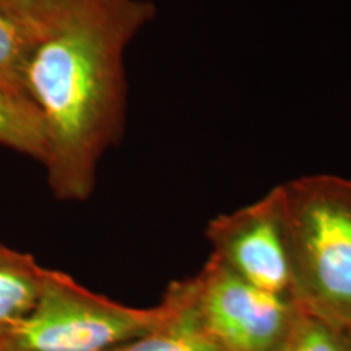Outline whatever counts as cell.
<instances>
[{
	"mask_svg": "<svg viewBox=\"0 0 351 351\" xmlns=\"http://www.w3.org/2000/svg\"><path fill=\"white\" fill-rule=\"evenodd\" d=\"M148 0H82L34 44L25 73L46 134L44 168L57 199L86 200L101 156L122 137L124 52L155 16Z\"/></svg>",
	"mask_w": 351,
	"mask_h": 351,
	"instance_id": "6da1fadb",
	"label": "cell"
},
{
	"mask_svg": "<svg viewBox=\"0 0 351 351\" xmlns=\"http://www.w3.org/2000/svg\"><path fill=\"white\" fill-rule=\"evenodd\" d=\"M280 187L289 296L307 314L351 326V179L313 174Z\"/></svg>",
	"mask_w": 351,
	"mask_h": 351,
	"instance_id": "7a4b0ae2",
	"label": "cell"
},
{
	"mask_svg": "<svg viewBox=\"0 0 351 351\" xmlns=\"http://www.w3.org/2000/svg\"><path fill=\"white\" fill-rule=\"evenodd\" d=\"M168 315L165 300L150 309L129 307L44 269L33 309L0 327V351H106L153 332Z\"/></svg>",
	"mask_w": 351,
	"mask_h": 351,
	"instance_id": "3957f363",
	"label": "cell"
},
{
	"mask_svg": "<svg viewBox=\"0 0 351 351\" xmlns=\"http://www.w3.org/2000/svg\"><path fill=\"white\" fill-rule=\"evenodd\" d=\"M178 283L199 326L225 351H282L300 314L293 300L254 287L213 256Z\"/></svg>",
	"mask_w": 351,
	"mask_h": 351,
	"instance_id": "277c9868",
	"label": "cell"
},
{
	"mask_svg": "<svg viewBox=\"0 0 351 351\" xmlns=\"http://www.w3.org/2000/svg\"><path fill=\"white\" fill-rule=\"evenodd\" d=\"M207 238L212 244L210 256L236 275L263 291L291 300L282 187L212 219Z\"/></svg>",
	"mask_w": 351,
	"mask_h": 351,
	"instance_id": "5b68a950",
	"label": "cell"
},
{
	"mask_svg": "<svg viewBox=\"0 0 351 351\" xmlns=\"http://www.w3.org/2000/svg\"><path fill=\"white\" fill-rule=\"evenodd\" d=\"M163 300L169 315L160 327L106 351H225L199 326L184 302L178 283L169 285Z\"/></svg>",
	"mask_w": 351,
	"mask_h": 351,
	"instance_id": "8992f818",
	"label": "cell"
},
{
	"mask_svg": "<svg viewBox=\"0 0 351 351\" xmlns=\"http://www.w3.org/2000/svg\"><path fill=\"white\" fill-rule=\"evenodd\" d=\"M44 267L32 254L0 244V327L25 317L36 304Z\"/></svg>",
	"mask_w": 351,
	"mask_h": 351,
	"instance_id": "52a82bcc",
	"label": "cell"
},
{
	"mask_svg": "<svg viewBox=\"0 0 351 351\" xmlns=\"http://www.w3.org/2000/svg\"><path fill=\"white\" fill-rule=\"evenodd\" d=\"M0 145L38 161L46 156V134L41 114L33 103L0 90Z\"/></svg>",
	"mask_w": 351,
	"mask_h": 351,
	"instance_id": "ba28073f",
	"label": "cell"
},
{
	"mask_svg": "<svg viewBox=\"0 0 351 351\" xmlns=\"http://www.w3.org/2000/svg\"><path fill=\"white\" fill-rule=\"evenodd\" d=\"M36 41L23 28L0 15V90L28 103L32 101L26 95L25 73Z\"/></svg>",
	"mask_w": 351,
	"mask_h": 351,
	"instance_id": "9c48e42d",
	"label": "cell"
},
{
	"mask_svg": "<svg viewBox=\"0 0 351 351\" xmlns=\"http://www.w3.org/2000/svg\"><path fill=\"white\" fill-rule=\"evenodd\" d=\"M82 0H0V15L41 39L72 15Z\"/></svg>",
	"mask_w": 351,
	"mask_h": 351,
	"instance_id": "30bf717a",
	"label": "cell"
},
{
	"mask_svg": "<svg viewBox=\"0 0 351 351\" xmlns=\"http://www.w3.org/2000/svg\"><path fill=\"white\" fill-rule=\"evenodd\" d=\"M288 351H351V326L319 319L300 309Z\"/></svg>",
	"mask_w": 351,
	"mask_h": 351,
	"instance_id": "8fae6325",
	"label": "cell"
},
{
	"mask_svg": "<svg viewBox=\"0 0 351 351\" xmlns=\"http://www.w3.org/2000/svg\"><path fill=\"white\" fill-rule=\"evenodd\" d=\"M282 351H288V348H283V350H282Z\"/></svg>",
	"mask_w": 351,
	"mask_h": 351,
	"instance_id": "7c38bea8",
	"label": "cell"
}]
</instances>
